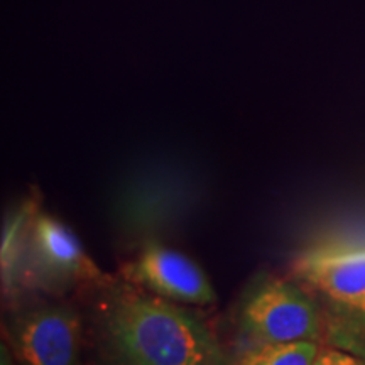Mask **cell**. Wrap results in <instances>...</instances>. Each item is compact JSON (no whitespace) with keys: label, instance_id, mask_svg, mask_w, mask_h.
I'll return each instance as SVG.
<instances>
[{"label":"cell","instance_id":"cell-1","mask_svg":"<svg viewBox=\"0 0 365 365\" xmlns=\"http://www.w3.org/2000/svg\"><path fill=\"white\" fill-rule=\"evenodd\" d=\"M95 318L108 365H228L203 322L145 289L108 291Z\"/></svg>","mask_w":365,"mask_h":365},{"label":"cell","instance_id":"cell-9","mask_svg":"<svg viewBox=\"0 0 365 365\" xmlns=\"http://www.w3.org/2000/svg\"><path fill=\"white\" fill-rule=\"evenodd\" d=\"M357 313H360V314H362V317H365V301H364V304H362V307H360V309H359Z\"/></svg>","mask_w":365,"mask_h":365},{"label":"cell","instance_id":"cell-2","mask_svg":"<svg viewBox=\"0 0 365 365\" xmlns=\"http://www.w3.org/2000/svg\"><path fill=\"white\" fill-rule=\"evenodd\" d=\"M240 328L254 345L318 341L322 319L307 291L291 281L269 279L242 304Z\"/></svg>","mask_w":365,"mask_h":365},{"label":"cell","instance_id":"cell-3","mask_svg":"<svg viewBox=\"0 0 365 365\" xmlns=\"http://www.w3.org/2000/svg\"><path fill=\"white\" fill-rule=\"evenodd\" d=\"M7 339L19 365H80L83 323L70 304L38 301L17 309Z\"/></svg>","mask_w":365,"mask_h":365},{"label":"cell","instance_id":"cell-7","mask_svg":"<svg viewBox=\"0 0 365 365\" xmlns=\"http://www.w3.org/2000/svg\"><path fill=\"white\" fill-rule=\"evenodd\" d=\"M318 352V341L254 345L234 365H312Z\"/></svg>","mask_w":365,"mask_h":365},{"label":"cell","instance_id":"cell-6","mask_svg":"<svg viewBox=\"0 0 365 365\" xmlns=\"http://www.w3.org/2000/svg\"><path fill=\"white\" fill-rule=\"evenodd\" d=\"M31 244L38 267L53 279L76 282L102 277V271L85 252L75 232L48 213L34 217Z\"/></svg>","mask_w":365,"mask_h":365},{"label":"cell","instance_id":"cell-5","mask_svg":"<svg viewBox=\"0 0 365 365\" xmlns=\"http://www.w3.org/2000/svg\"><path fill=\"white\" fill-rule=\"evenodd\" d=\"M294 271L336 304L359 312L365 301V249L325 247L301 255Z\"/></svg>","mask_w":365,"mask_h":365},{"label":"cell","instance_id":"cell-4","mask_svg":"<svg viewBox=\"0 0 365 365\" xmlns=\"http://www.w3.org/2000/svg\"><path fill=\"white\" fill-rule=\"evenodd\" d=\"M132 284L173 303L210 307L217 303V293L207 274L188 255L166 245H145L125 269Z\"/></svg>","mask_w":365,"mask_h":365},{"label":"cell","instance_id":"cell-8","mask_svg":"<svg viewBox=\"0 0 365 365\" xmlns=\"http://www.w3.org/2000/svg\"><path fill=\"white\" fill-rule=\"evenodd\" d=\"M312 365H365V362L352 354L344 352V350L319 349Z\"/></svg>","mask_w":365,"mask_h":365}]
</instances>
